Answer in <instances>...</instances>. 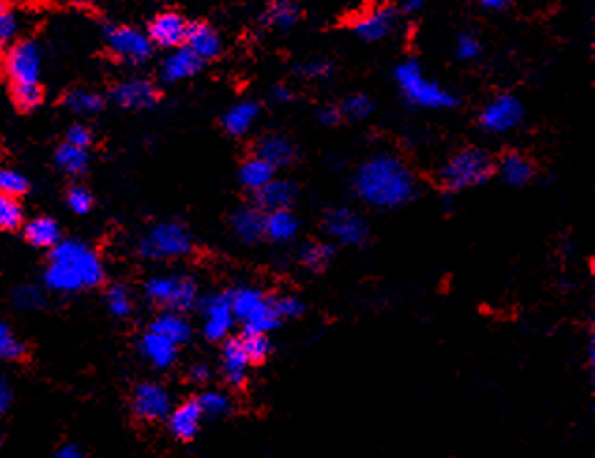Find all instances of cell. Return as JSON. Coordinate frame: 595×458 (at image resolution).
Returning <instances> with one entry per match:
<instances>
[{
  "label": "cell",
  "instance_id": "2e32d148",
  "mask_svg": "<svg viewBox=\"0 0 595 458\" xmlns=\"http://www.w3.org/2000/svg\"><path fill=\"white\" fill-rule=\"evenodd\" d=\"M185 45L199 61H213L222 51V40L213 26L207 23H190L187 28Z\"/></svg>",
  "mask_w": 595,
  "mask_h": 458
},
{
  "label": "cell",
  "instance_id": "f1b7e54d",
  "mask_svg": "<svg viewBox=\"0 0 595 458\" xmlns=\"http://www.w3.org/2000/svg\"><path fill=\"white\" fill-rule=\"evenodd\" d=\"M259 107L256 102H241L233 105L222 119V124L229 135H245L256 123Z\"/></svg>",
  "mask_w": 595,
  "mask_h": 458
},
{
  "label": "cell",
  "instance_id": "603a6c76",
  "mask_svg": "<svg viewBox=\"0 0 595 458\" xmlns=\"http://www.w3.org/2000/svg\"><path fill=\"white\" fill-rule=\"evenodd\" d=\"M231 229L243 243H256L263 237L265 214L257 207H241L231 216Z\"/></svg>",
  "mask_w": 595,
  "mask_h": 458
},
{
  "label": "cell",
  "instance_id": "680465c9",
  "mask_svg": "<svg viewBox=\"0 0 595 458\" xmlns=\"http://www.w3.org/2000/svg\"><path fill=\"white\" fill-rule=\"evenodd\" d=\"M0 445H3V440H0Z\"/></svg>",
  "mask_w": 595,
  "mask_h": 458
},
{
  "label": "cell",
  "instance_id": "ffe728a7",
  "mask_svg": "<svg viewBox=\"0 0 595 458\" xmlns=\"http://www.w3.org/2000/svg\"><path fill=\"white\" fill-rule=\"evenodd\" d=\"M167 419H169V428H171L173 436L183 442H190L199 433L203 413H201L199 404L196 403V400H188V403L171 410Z\"/></svg>",
  "mask_w": 595,
  "mask_h": 458
},
{
  "label": "cell",
  "instance_id": "f546056e",
  "mask_svg": "<svg viewBox=\"0 0 595 458\" xmlns=\"http://www.w3.org/2000/svg\"><path fill=\"white\" fill-rule=\"evenodd\" d=\"M275 171L277 169L271 164H267L263 158L252 156L241 165L239 179H241L245 188H248L252 192H257L267 183H271L275 179Z\"/></svg>",
  "mask_w": 595,
  "mask_h": 458
},
{
  "label": "cell",
  "instance_id": "60d3db41",
  "mask_svg": "<svg viewBox=\"0 0 595 458\" xmlns=\"http://www.w3.org/2000/svg\"><path fill=\"white\" fill-rule=\"evenodd\" d=\"M241 342L250 363H263L271 353V340L267 334H245Z\"/></svg>",
  "mask_w": 595,
  "mask_h": 458
},
{
  "label": "cell",
  "instance_id": "8d00e7d4",
  "mask_svg": "<svg viewBox=\"0 0 595 458\" xmlns=\"http://www.w3.org/2000/svg\"><path fill=\"white\" fill-rule=\"evenodd\" d=\"M106 303L109 312L116 318H128L132 310H134V303L130 297V292L125 288V285H111L106 294Z\"/></svg>",
  "mask_w": 595,
  "mask_h": 458
},
{
  "label": "cell",
  "instance_id": "5b68a950",
  "mask_svg": "<svg viewBox=\"0 0 595 458\" xmlns=\"http://www.w3.org/2000/svg\"><path fill=\"white\" fill-rule=\"evenodd\" d=\"M395 77L402 95L413 105L425 109H449L457 105V98L448 89H443L441 85L429 79L415 61L400 65Z\"/></svg>",
  "mask_w": 595,
  "mask_h": 458
},
{
  "label": "cell",
  "instance_id": "6da1fadb",
  "mask_svg": "<svg viewBox=\"0 0 595 458\" xmlns=\"http://www.w3.org/2000/svg\"><path fill=\"white\" fill-rule=\"evenodd\" d=\"M353 186L365 204L385 211L398 209L419 194V183L413 171L391 154H378L367 160L357 171Z\"/></svg>",
  "mask_w": 595,
  "mask_h": 458
},
{
  "label": "cell",
  "instance_id": "7a4b0ae2",
  "mask_svg": "<svg viewBox=\"0 0 595 458\" xmlns=\"http://www.w3.org/2000/svg\"><path fill=\"white\" fill-rule=\"evenodd\" d=\"M44 280L51 292L76 294L96 288L104 280V265L93 248L68 239L53 246Z\"/></svg>",
  "mask_w": 595,
  "mask_h": 458
},
{
  "label": "cell",
  "instance_id": "74e56055",
  "mask_svg": "<svg viewBox=\"0 0 595 458\" xmlns=\"http://www.w3.org/2000/svg\"><path fill=\"white\" fill-rule=\"evenodd\" d=\"M23 224V209L17 202V197L0 194V229H17Z\"/></svg>",
  "mask_w": 595,
  "mask_h": 458
},
{
  "label": "cell",
  "instance_id": "11a10c76",
  "mask_svg": "<svg viewBox=\"0 0 595 458\" xmlns=\"http://www.w3.org/2000/svg\"><path fill=\"white\" fill-rule=\"evenodd\" d=\"M273 100L278 102V104H287L293 100V93L286 87V85H277V87L273 89Z\"/></svg>",
  "mask_w": 595,
  "mask_h": 458
},
{
  "label": "cell",
  "instance_id": "4fadbf2b",
  "mask_svg": "<svg viewBox=\"0 0 595 458\" xmlns=\"http://www.w3.org/2000/svg\"><path fill=\"white\" fill-rule=\"evenodd\" d=\"M132 410L143 421H162L171 413V396L162 385L145 382L134 391Z\"/></svg>",
  "mask_w": 595,
  "mask_h": 458
},
{
  "label": "cell",
  "instance_id": "d590c367",
  "mask_svg": "<svg viewBox=\"0 0 595 458\" xmlns=\"http://www.w3.org/2000/svg\"><path fill=\"white\" fill-rule=\"evenodd\" d=\"M66 107L77 114H95L102 109L104 100L93 91H72L66 100Z\"/></svg>",
  "mask_w": 595,
  "mask_h": 458
},
{
  "label": "cell",
  "instance_id": "816d5d0a",
  "mask_svg": "<svg viewBox=\"0 0 595 458\" xmlns=\"http://www.w3.org/2000/svg\"><path fill=\"white\" fill-rule=\"evenodd\" d=\"M342 111L340 107H335V105H327L319 111V123L325 124V126H337L340 121H342Z\"/></svg>",
  "mask_w": 595,
  "mask_h": 458
},
{
  "label": "cell",
  "instance_id": "4dcf8cb0",
  "mask_svg": "<svg viewBox=\"0 0 595 458\" xmlns=\"http://www.w3.org/2000/svg\"><path fill=\"white\" fill-rule=\"evenodd\" d=\"M299 19L301 8L297 6L295 0H271V5L263 14V21L269 26L280 28V31H287Z\"/></svg>",
  "mask_w": 595,
  "mask_h": 458
},
{
  "label": "cell",
  "instance_id": "7c38bea8",
  "mask_svg": "<svg viewBox=\"0 0 595 458\" xmlns=\"http://www.w3.org/2000/svg\"><path fill=\"white\" fill-rule=\"evenodd\" d=\"M235 324L229 294H215L203 301V334L207 340L218 342L227 336Z\"/></svg>",
  "mask_w": 595,
  "mask_h": 458
},
{
  "label": "cell",
  "instance_id": "9a60e30c",
  "mask_svg": "<svg viewBox=\"0 0 595 458\" xmlns=\"http://www.w3.org/2000/svg\"><path fill=\"white\" fill-rule=\"evenodd\" d=\"M113 100L126 109H146V107H153L158 93L155 85L148 81V79H128L118 83L116 87L113 89Z\"/></svg>",
  "mask_w": 595,
  "mask_h": 458
},
{
  "label": "cell",
  "instance_id": "836d02e7",
  "mask_svg": "<svg viewBox=\"0 0 595 458\" xmlns=\"http://www.w3.org/2000/svg\"><path fill=\"white\" fill-rule=\"evenodd\" d=\"M333 255H335V248L331 244H327V243H308L301 250V264L307 269L321 271L323 267H327V265L331 264Z\"/></svg>",
  "mask_w": 595,
  "mask_h": 458
},
{
  "label": "cell",
  "instance_id": "bcb514c9",
  "mask_svg": "<svg viewBox=\"0 0 595 458\" xmlns=\"http://www.w3.org/2000/svg\"><path fill=\"white\" fill-rule=\"evenodd\" d=\"M66 204L72 213L86 214L93 209V194L88 192L85 186H72L66 195Z\"/></svg>",
  "mask_w": 595,
  "mask_h": 458
},
{
  "label": "cell",
  "instance_id": "5bb4252c",
  "mask_svg": "<svg viewBox=\"0 0 595 458\" xmlns=\"http://www.w3.org/2000/svg\"><path fill=\"white\" fill-rule=\"evenodd\" d=\"M188 23L176 12H164L148 25V40L160 47H181L187 38Z\"/></svg>",
  "mask_w": 595,
  "mask_h": 458
},
{
  "label": "cell",
  "instance_id": "83f0119b",
  "mask_svg": "<svg viewBox=\"0 0 595 458\" xmlns=\"http://www.w3.org/2000/svg\"><path fill=\"white\" fill-rule=\"evenodd\" d=\"M499 175L511 186H524L533 179V164L520 153H509L499 162Z\"/></svg>",
  "mask_w": 595,
  "mask_h": 458
},
{
  "label": "cell",
  "instance_id": "d6986e66",
  "mask_svg": "<svg viewBox=\"0 0 595 458\" xmlns=\"http://www.w3.org/2000/svg\"><path fill=\"white\" fill-rule=\"evenodd\" d=\"M297 195V188L293 183L286 179H273L263 188L256 192V207L261 213H273L280 209H289Z\"/></svg>",
  "mask_w": 595,
  "mask_h": 458
},
{
  "label": "cell",
  "instance_id": "ee69618b",
  "mask_svg": "<svg viewBox=\"0 0 595 458\" xmlns=\"http://www.w3.org/2000/svg\"><path fill=\"white\" fill-rule=\"evenodd\" d=\"M17 33V19L12 8L0 0V49L6 47Z\"/></svg>",
  "mask_w": 595,
  "mask_h": 458
},
{
  "label": "cell",
  "instance_id": "9f6ffc18",
  "mask_svg": "<svg viewBox=\"0 0 595 458\" xmlns=\"http://www.w3.org/2000/svg\"><path fill=\"white\" fill-rule=\"evenodd\" d=\"M481 6H485L487 10H503V8H508L513 0H479Z\"/></svg>",
  "mask_w": 595,
  "mask_h": 458
},
{
  "label": "cell",
  "instance_id": "f6af8a7d",
  "mask_svg": "<svg viewBox=\"0 0 595 458\" xmlns=\"http://www.w3.org/2000/svg\"><path fill=\"white\" fill-rule=\"evenodd\" d=\"M273 304H275V310L280 316V320H295V318L303 316V312H305L303 301L295 295H282L278 299H273Z\"/></svg>",
  "mask_w": 595,
  "mask_h": 458
},
{
  "label": "cell",
  "instance_id": "ba28073f",
  "mask_svg": "<svg viewBox=\"0 0 595 458\" xmlns=\"http://www.w3.org/2000/svg\"><path fill=\"white\" fill-rule=\"evenodd\" d=\"M3 70L12 85L38 83L42 74L40 47L31 40L14 44L5 55Z\"/></svg>",
  "mask_w": 595,
  "mask_h": 458
},
{
  "label": "cell",
  "instance_id": "ac0fdd59",
  "mask_svg": "<svg viewBox=\"0 0 595 458\" xmlns=\"http://www.w3.org/2000/svg\"><path fill=\"white\" fill-rule=\"evenodd\" d=\"M203 66V61L187 47H175V51L162 63L160 75L166 83H178L194 77Z\"/></svg>",
  "mask_w": 595,
  "mask_h": 458
},
{
  "label": "cell",
  "instance_id": "d4e9b609",
  "mask_svg": "<svg viewBox=\"0 0 595 458\" xmlns=\"http://www.w3.org/2000/svg\"><path fill=\"white\" fill-rule=\"evenodd\" d=\"M141 353L143 357L155 364L156 368H169L176 361V344L167 340L166 336L148 331L141 338Z\"/></svg>",
  "mask_w": 595,
  "mask_h": 458
},
{
  "label": "cell",
  "instance_id": "cb8c5ba5",
  "mask_svg": "<svg viewBox=\"0 0 595 458\" xmlns=\"http://www.w3.org/2000/svg\"><path fill=\"white\" fill-rule=\"evenodd\" d=\"M297 234H299V218H297L289 209H280L265 214L263 235L267 239L284 244L293 241Z\"/></svg>",
  "mask_w": 595,
  "mask_h": 458
},
{
  "label": "cell",
  "instance_id": "f5cc1de1",
  "mask_svg": "<svg viewBox=\"0 0 595 458\" xmlns=\"http://www.w3.org/2000/svg\"><path fill=\"white\" fill-rule=\"evenodd\" d=\"M190 380L194 383H205V382H209L211 380V368L199 363V364H194L190 368Z\"/></svg>",
  "mask_w": 595,
  "mask_h": 458
},
{
  "label": "cell",
  "instance_id": "9c48e42d",
  "mask_svg": "<svg viewBox=\"0 0 595 458\" xmlns=\"http://www.w3.org/2000/svg\"><path fill=\"white\" fill-rule=\"evenodd\" d=\"M323 229L331 239L348 246H359L368 239L367 220L348 207H338L327 213L323 218Z\"/></svg>",
  "mask_w": 595,
  "mask_h": 458
},
{
  "label": "cell",
  "instance_id": "c3c4849f",
  "mask_svg": "<svg viewBox=\"0 0 595 458\" xmlns=\"http://www.w3.org/2000/svg\"><path fill=\"white\" fill-rule=\"evenodd\" d=\"M481 53V44L473 35H462L457 40V56L460 61H473Z\"/></svg>",
  "mask_w": 595,
  "mask_h": 458
},
{
  "label": "cell",
  "instance_id": "ab89813d",
  "mask_svg": "<svg viewBox=\"0 0 595 458\" xmlns=\"http://www.w3.org/2000/svg\"><path fill=\"white\" fill-rule=\"evenodd\" d=\"M372 109H374V104L367 95H351L340 105L342 117L351 119V121L367 119L368 114L372 113Z\"/></svg>",
  "mask_w": 595,
  "mask_h": 458
},
{
  "label": "cell",
  "instance_id": "7dc6e473",
  "mask_svg": "<svg viewBox=\"0 0 595 458\" xmlns=\"http://www.w3.org/2000/svg\"><path fill=\"white\" fill-rule=\"evenodd\" d=\"M299 74L307 79H327L333 74V63L331 61H325V59H314L305 63L303 66H299Z\"/></svg>",
  "mask_w": 595,
  "mask_h": 458
},
{
  "label": "cell",
  "instance_id": "30bf717a",
  "mask_svg": "<svg viewBox=\"0 0 595 458\" xmlns=\"http://www.w3.org/2000/svg\"><path fill=\"white\" fill-rule=\"evenodd\" d=\"M524 117V107L513 95L496 96L479 114V124L490 134H505L520 124Z\"/></svg>",
  "mask_w": 595,
  "mask_h": 458
},
{
  "label": "cell",
  "instance_id": "f35d334b",
  "mask_svg": "<svg viewBox=\"0 0 595 458\" xmlns=\"http://www.w3.org/2000/svg\"><path fill=\"white\" fill-rule=\"evenodd\" d=\"M12 95H14L15 104L25 111L36 109L44 100V91L40 87V83L12 85Z\"/></svg>",
  "mask_w": 595,
  "mask_h": 458
},
{
  "label": "cell",
  "instance_id": "f907efd6",
  "mask_svg": "<svg viewBox=\"0 0 595 458\" xmlns=\"http://www.w3.org/2000/svg\"><path fill=\"white\" fill-rule=\"evenodd\" d=\"M12 400H14L12 383L5 374H0V417H3L10 410Z\"/></svg>",
  "mask_w": 595,
  "mask_h": 458
},
{
  "label": "cell",
  "instance_id": "6f0895ef",
  "mask_svg": "<svg viewBox=\"0 0 595 458\" xmlns=\"http://www.w3.org/2000/svg\"><path fill=\"white\" fill-rule=\"evenodd\" d=\"M425 6V0H404L402 10L404 14H418Z\"/></svg>",
  "mask_w": 595,
  "mask_h": 458
},
{
  "label": "cell",
  "instance_id": "44dd1931",
  "mask_svg": "<svg viewBox=\"0 0 595 458\" xmlns=\"http://www.w3.org/2000/svg\"><path fill=\"white\" fill-rule=\"evenodd\" d=\"M395 12L389 8L376 10L353 25L355 35L363 42H379L393 33Z\"/></svg>",
  "mask_w": 595,
  "mask_h": 458
},
{
  "label": "cell",
  "instance_id": "4316f807",
  "mask_svg": "<svg viewBox=\"0 0 595 458\" xmlns=\"http://www.w3.org/2000/svg\"><path fill=\"white\" fill-rule=\"evenodd\" d=\"M25 239L36 248H53L61 243V225L49 216H38L26 224Z\"/></svg>",
  "mask_w": 595,
  "mask_h": 458
},
{
  "label": "cell",
  "instance_id": "e575fe53",
  "mask_svg": "<svg viewBox=\"0 0 595 458\" xmlns=\"http://www.w3.org/2000/svg\"><path fill=\"white\" fill-rule=\"evenodd\" d=\"M25 357V344L15 331L0 322V361H19Z\"/></svg>",
  "mask_w": 595,
  "mask_h": 458
},
{
  "label": "cell",
  "instance_id": "277c9868",
  "mask_svg": "<svg viewBox=\"0 0 595 458\" xmlns=\"http://www.w3.org/2000/svg\"><path fill=\"white\" fill-rule=\"evenodd\" d=\"M235 320L243 324L245 334H267L280 325V316L273 299L265 297L257 288H239L229 294Z\"/></svg>",
  "mask_w": 595,
  "mask_h": 458
},
{
  "label": "cell",
  "instance_id": "3957f363",
  "mask_svg": "<svg viewBox=\"0 0 595 458\" xmlns=\"http://www.w3.org/2000/svg\"><path fill=\"white\" fill-rule=\"evenodd\" d=\"M494 174L490 156L481 149H462L453 154L439 171V183L449 192H462L485 184Z\"/></svg>",
  "mask_w": 595,
  "mask_h": 458
},
{
  "label": "cell",
  "instance_id": "d6a6232c",
  "mask_svg": "<svg viewBox=\"0 0 595 458\" xmlns=\"http://www.w3.org/2000/svg\"><path fill=\"white\" fill-rule=\"evenodd\" d=\"M196 403L199 404L203 417H209V419H220L231 412L229 396L220 391H207L196 400Z\"/></svg>",
  "mask_w": 595,
  "mask_h": 458
},
{
  "label": "cell",
  "instance_id": "8fae6325",
  "mask_svg": "<svg viewBox=\"0 0 595 458\" xmlns=\"http://www.w3.org/2000/svg\"><path fill=\"white\" fill-rule=\"evenodd\" d=\"M109 49L130 63H143L153 53V42L137 28L109 26L106 31Z\"/></svg>",
  "mask_w": 595,
  "mask_h": 458
},
{
  "label": "cell",
  "instance_id": "b9f144b4",
  "mask_svg": "<svg viewBox=\"0 0 595 458\" xmlns=\"http://www.w3.org/2000/svg\"><path fill=\"white\" fill-rule=\"evenodd\" d=\"M12 301L19 310H38L44 304V294L36 285H21L12 294Z\"/></svg>",
  "mask_w": 595,
  "mask_h": 458
},
{
  "label": "cell",
  "instance_id": "db71d44e",
  "mask_svg": "<svg viewBox=\"0 0 595 458\" xmlns=\"http://www.w3.org/2000/svg\"><path fill=\"white\" fill-rule=\"evenodd\" d=\"M53 458H86V454L77 445L68 443V445H63L61 449H56Z\"/></svg>",
  "mask_w": 595,
  "mask_h": 458
},
{
  "label": "cell",
  "instance_id": "7402d4cb",
  "mask_svg": "<svg viewBox=\"0 0 595 458\" xmlns=\"http://www.w3.org/2000/svg\"><path fill=\"white\" fill-rule=\"evenodd\" d=\"M267 164H271L275 169L287 167L297 158V149L293 143L280 135V134H269L259 139L257 143V154Z\"/></svg>",
  "mask_w": 595,
  "mask_h": 458
},
{
  "label": "cell",
  "instance_id": "484cf974",
  "mask_svg": "<svg viewBox=\"0 0 595 458\" xmlns=\"http://www.w3.org/2000/svg\"><path fill=\"white\" fill-rule=\"evenodd\" d=\"M151 331L166 336L167 340L176 344V346H181V344L188 342V338L192 334V327L183 318V314L173 312V310H166L160 314V316H156L151 325Z\"/></svg>",
  "mask_w": 595,
  "mask_h": 458
},
{
  "label": "cell",
  "instance_id": "681fc988",
  "mask_svg": "<svg viewBox=\"0 0 595 458\" xmlns=\"http://www.w3.org/2000/svg\"><path fill=\"white\" fill-rule=\"evenodd\" d=\"M66 143H70V145L79 147V149H88V145L93 143V132L83 124H76L68 130Z\"/></svg>",
  "mask_w": 595,
  "mask_h": 458
},
{
  "label": "cell",
  "instance_id": "8992f818",
  "mask_svg": "<svg viewBox=\"0 0 595 458\" xmlns=\"http://www.w3.org/2000/svg\"><path fill=\"white\" fill-rule=\"evenodd\" d=\"M192 248L190 232L178 222H160L139 241V254L146 260H176L188 255Z\"/></svg>",
  "mask_w": 595,
  "mask_h": 458
},
{
  "label": "cell",
  "instance_id": "1f68e13d",
  "mask_svg": "<svg viewBox=\"0 0 595 458\" xmlns=\"http://www.w3.org/2000/svg\"><path fill=\"white\" fill-rule=\"evenodd\" d=\"M55 160H56V165L61 167L65 174L79 175L88 165V153H86V149H79V147L70 145V143H65V145L58 147Z\"/></svg>",
  "mask_w": 595,
  "mask_h": 458
},
{
  "label": "cell",
  "instance_id": "e0dca14e",
  "mask_svg": "<svg viewBox=\"0 0 595 458\" xmlns=\"http://www.w3.org/2000/svg\"><path fill=\"white\" fill-rule=\"evenodd\" d=\"M250 361L245 353L243 342L239 338L226 340L222 348V372L231 387H243L248 378Z\"/></svg>",
  "mask_w": 595,
  "mask_h": 458
},
{
  "label": "cell",
  "instance_id": "52a82bcc",
  "mask_svg": "<svg viewBox=\"0 0 595 458\" xmlns=\"http://www.w3.org/2000/svg\"><path fill=\"white\" fill-rule=\"evenodd\" d=\"M145 294L153 303L173 312H187L197 303L196 282L183 274L153 276L145 284Z\"/></svg>",
  "mask_w": 595,
  "mask_h": 458
},
{
  "label": "cell",
  "instance_id": "7bdbcfd3",
  "mask_svg": "<svg viewBox=\"0 0 595 458\" xmlns=\"http://www.w3.org/2000/svg\"><path fill=\"white\" fill-rule=\"evenodd\" d=\"M28 190V179L15 169H0V194L12 197L23 195Z\"/></svg>",
  "mask_w": 595,
  "mask_h": 458
}]
</instances>
